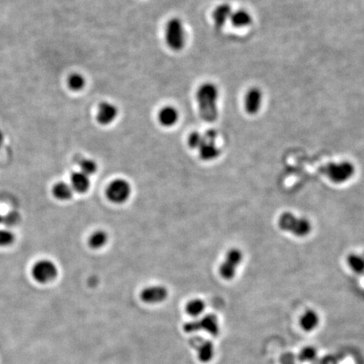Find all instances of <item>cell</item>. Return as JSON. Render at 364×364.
I'll return each mask as SVG.
<instances>
[{
  "mask_svg": "<svg viewBox=\"0 0 364 364\" xmlns=\"http://www.w3.org/2000/svg\"><path fill=\"white\" fill-rule=\"evenodd\" d=\"M219 97V89L214 83H203L197 89L196 100L199 114L201 118L208 122L214 121L218 118Z\"/></svg>",
  "mask_w": 364,
  "mask_h": 364,
  "instance_id": "cell-1",
  "label": "cell"
},
{
  "mask_svg": "<svg viewBox=\"0 0 364 364\" xmlns=\"http://www.w3.org/2000/svg\"><path fill=\"white\" fill-rule=\"evenodd\" d=\"M164 40L168 48L174 52H180L183 49L186 42V33L181 19L173 17L166 22L164 27Z\"/></svg>",
  "mask_w": 364,
  "mask_h": 364,
  "instance_id": "cell-2",
  "label": "cell"
},
{
  "mask_svg": "<svg viewBox=\"0 0 364 364\" xmlns=\"http://www.w3.org/2000/svg\"><path fill=\"white\" fill-rule=\"evenodd\" d=\"M278 225L282 230L299 237L307 236L311 230V225L307 219L297 218L290 213L282 214L278 220Z\"/></svg>",
  "mask_w": 364,
  "mask_h": 364,
  "instance_id": "cell-3",
  "label": "cell"
},
{
  "mask_svg": "<svg viewBox=\"0 0 364 364\" xmlns=\"http://www.w3.org/2000/svg\"><path fill=\"white\" fill-rule=\"evenodd\" d=\"M322 174L336 183H343L350 179L354 173V166L349 162L339 164L332 163L320 168Z\"/></svg>",
  "mask_w": 364,
  "mask_h": 364,
  "instance_id": "cell-4",
  "label": "cell"
},
{
  "mask_svg": "<svg viewBox=\"0 0 364 364\" xmlns=\"http://www.w3.org/2000/svg\"><path fill=\"white\" fill-rule=\"evenodd\" d=\"M184 331L186 333L204 331L212 336H218L219 333V320L216 315H207L199 320L186 322L183 326Z\"/></svg>",
  "mask_w": 364,
  "mask_h": 364,
  "instance_id": "cell-5",
  "label": "cell"
},
{
  "mask_svg": "<svg viewBox=\"0 0 364 364\" xmlns=\"http://www.w3.org/2000/svg\"><path fill=\"white\" fill-rule=\"evenodd\" d=\"M31 274L34 279L41 283H47L54 279L58 275V268L49 260H40L33 265Z\"/></svg>",
  "mask_w": 364,
  "mask_h": 364,
  "instance_id": "cell-6",
  "label": "cell"
},
{
  "mask_svg": "<svg viewBox=\"0 0 364 364\" xmlns=\"http://www.w3.org/2000/svg\"><path fill=\"white\" fill-rule=\"evenodd\" d=\"M130 194V184L123 179H117L107 187V198L114 203H123L128 199Z\"/></svg>",
  "mask_w": 364,
  "mask_h": 364,
  "instance_id": "cell-7",
  "label": "cell"
},
{
  "mask_svg": "<svg viewBox=\"0 0 364 364\" xmlns=\"http://www.w3.org/2000/svg\"><path fill=\"white\" fill-rule=\"evenodd\" d=\"M242 254L237 249H232L228 252L225 260L219 268V272L223 278L230 280L236 275V269L241 264Z\"/></svg>",
  "mask_w": 364,
  "mask_h": 364,
  "instance_id": "cell-8",
  "label": "cell"
},
{
  "mask_svg": "<svg viewBox=\"0 0 364 364\" xmlns=\"http://www.w3.org/2000/svg\"><path fill=\"white\" fill-rule=\"evenodd\" d=\"M118 109L116 105L108 102H103L99 105L96 112V120L98 123L107 126L117 119Z\"/></svg>",
  "mask_w": 364,
  "mask_h": 364,
  "instance_id": "cell-9",
  "label": "cell"
},
{
  "mask_svg": "<svg viewBox=\"0 0 364 364\" xmlns=\"http://www.w3.org/2000/svg\"><path fill=\"white\" fill-rule=\"evenodd\" d=\"M168 291L163 286H150L141 292L140 298L146 304H158L167 299Z\"/></svg>",
  "mask_w": 364,
  "mask_h": 364,
  "instance_id": "cell-10",
  "label": "cell"
},
{
  "mask_svg": "<svg viewBox=\"0 0 364 364\" xmlns=\"http://www.w3.org/2000/svg\"><path fill=\"white\" fill-rule=\"evenodd\" d=\"M262 103V93L258 88H252L247 91L244 97V109L246 113L254 115L260 111Z\"/></svg>",
  "mask_w": 364,
  "mask_h": 364,
  "instance_id": "cell-11",
  "label": "cell"
},
{
  "mask_svg": "<svg viewBox=\"0 0 364 364\" xmlns=\"http://www.w3.org/2000/svg\"><path fill=\"white\" fill-rule=\"evenodd\" d=\"M178 110L172 106H165L162 107L158 113V121L159 124L164 127L175 126L179 120Z\"/></svg>",
  "mask_w": 364,
  "mask_h": 364,
  "instance_id": "cell-12",
  "label": "cell"
},
{
  "mask_svg": "<svg viewBox=\"0 0 364 364\" xmlns=\"http://www.w3.org/2000/svg\"><path fill=\"white\" fill-rule=\"evenodd\" d=\"M232 13V8L228 3H221L217 6L213 12V19L217 27L222 28L230 20Z\"/></svg>",
  "mask_w": 364,
  "mask_h": 364,
  "instance_id": "cell-13",
  "label": "cell"
},
{
  "mask_svg": "<svg viewBox=\"0 0 364 364\" xmlns=\"http://www.w3.org/2000/svg\"><path fill=\"white\" fill-rule=\"evenodd\" d=\"M319 323H320L319 315L312 310H307L306 312L302 315L299 321L301 328L306 332L315 331L319 326Z\"/></svg>",
  "mask_w": 364,
  "mask_h": 364,
  "instance_id": "cell-14",
  "label": "cell"
},
{
  "mask_svg": "<svg viewBox=\"0 0 364 364\" xmlns=\"http://www.w3.org/2000/svg\"><path fill=\"white\" fill-rule=\"evenodd\" d=\"M90 185H91V182H90L89 176L85 175L84 173L81 171H77V172L72 174L70 186H72L74 191L83 193V192L88 191Z\"/></svg>",
  "mask_w": 364,
  "mask_h": 364,
  "instance_id": "cell-15",
  "label": "cell"
},
{
  "mask_svg": "<svg viewBox=\"0 0 364 364\" xmlns=\"http://www.w3.org/2000/svg\"><path fill=\"white\" fill-rule=\"evenodd\" d=\"M230 21L235 27H246L250 25L252 22V17L248 11L245 9H239L235 11L230 16Z\"/></svg>",
  "mask_w": 364,
  "mask_h": 364,
  "instance_id": "cell-16",
  "label": "cell"
},
{
  "mask_svg": "<svg viewBox=\"0 0 364 364\" xmlns=\"http://www.w3.org/2000/svg\"><path fill=\"white\" fill-rule=\"evenodd\" d=\"M214 346L211 341H203L197 348L198 359L203 364L212 361L214 359Z\"/></svg>",
  "mask_w": 364,
  "mask_h": 364,
  "instance_id": "cell-17",
  "label": "cell"
},
{
  "mask_svg": "<svg viewBox=\"0 0 364 364\" xmlns=\"http://www.w3.org/2000/svg\"><path fill=\"white\" fill-rule=\"evenodd\" d=\"M198 150L201 159H203V160L216 159L220 153L219 148L215 145V142H208L205 140Z\"/></svg>",
  "mask_w": 364,
  "mask_h": 364,
  "instance_id": "cell-18",
  "label": "cell"
},
{
  "mask_svg": "<svg viewBox=\"0 0 364 364\" xmlns=\"http://www.w3.org/2000/svg\"><path fill=\"white\" fill-rule=\"evenodd\" d=\"M73 188L65 182H58L52 187V194L59 200H69L73 196Z\"/></svg>",
  "mask_w": 364,
  "mask_h": 364,
  "instance_id": "cell-19",
  "label": "cell"
},
{
  "mask_svg": "<svg viewBox=\"0 0 364 364\" xmlns=\"http://www.w3.org/2000/svg\"><path fill=\"white\" fill-rule=\"evenodd\" d=\"M85 85H86V80H85V77L83 76L81 74L74 73V74L69 75L68 78V86H69V90H71L72 91L78 92V91H82L83 89L85 88Z\"/></svg>",
  "mask_w": 364,
  "mask_h": 364,
  "instance_id": "cell-20",
  "label": "cell"
},
{
  "mask_svg": "<svg viewBox=\"0 0 364 364\" xmlns=\"http://www.w3.org/2000/svg\"><path fill=\"white\" fill-rule=\"evenodd\" d=\"M205 307V303L202 299H192L188 304H186V311L191 316L197 317L204 312Z\"/></svg>",
  "mask_w": 364,
  "mask_h": 364,
  "instance_id": "cell-21",
  "label": "cell"
},
{
  "mask_svg": "<svg viewBox=\"0 0 364 364\" xmlns=\"http://www.w3.org/2000/svg\"><path fill=\"white\" fill-rule=\"evenodd\" d=\"M108 236L103 230H97L89 239V244L93 249H100L107 244Z\"/></svg>",
  "mask_w": 364,
  "mask_h": 364,
  "instance_id": "cell-22",
  "label": "cell"
},
{
  "mask_svg": "<svg viewBox=\"0 0 364 364\" xmlns=\"http://www.w3.org/2000/svg\"><path fill=\"white\" fill-rule=\"evenodd\" d=\"M80 171L85 175L90 176L93 175L97 170V164L96 162L90 159H83L80 161Z\"/></svg>",
  "mask_w": 364,
  "mask_h": 364,
  "instance_id": "cell-23",
  "label": "cell"
},
{
  "mask_svg": "<svg viewBox=\"0 0 364 364\" xmlns=\"http://www.w3.org/2000/svg\"><path fill=\"white\" fill-rule=\"evenodd\" d=\"M348 264L351 268L358 273L364 271V258L360 255H351L348 257Z\"/></svg>",
  "mask_w": 364,
  "mask_h": 364,
  "instance_id": "cell-24",
  "label": "cell"
},
{
  "mask_svg": "<svg viewBox=\"0 0 364 364\" xmlns=\"http://www.w3.org/2000/svg\"><path fill=\"white\" fill-rule=\"evenodd\" d=\"M203 142H204L203 135L201 134L200 132H198V131L192 132L187 139L188 145L192 149H199Z\"/></svg>",
  "mask_w": 364,
  "mask_h": 364,
  "instance_id": "cell-25",
  "label": "cell"
},
{
  "mask_svg": "<svg viewBox=\"0 0 364 364\" xmlns=\"http://www.w3.org/2000/svg\"><path fill=\"white\" fill-rule=\"evenodd\" d=\"M317 355V352L315 350V348L313 347H306L303 348L300 354H299V358L302 361L310 362L312 361L315 359V357Z\"/></svg>",
  "mask_w": 364,
  "mask_h": 364,
  "instance_id": "cell-26",
  "label": "cell"
},
{
  "mask_svg": "<svg viewBox=\"0 0 364 364\" xmlns=\"http://www.w3.org/2000/svg\"><path fill=\"white\" fill-rule=\"evenodd\" d=\"M14 235L8 230H0V246H6L12 244Z\"/></svg>",
  "mask_w": 364,
  "mask_h": 364,
  "instance_id": "cell-27",
  "label": "cell"
},
{
  "mask_svg": "<svg viewBox=\"0 0 364 364\" xmlns=\"http://www.w3.org/2000/svg\"><path fill=\"white\" fill-rule=\"evenodd\" d=\"M19 220V215L15 213H11L8 214L7 217H3V222L8 225H14L18 222Z\"/></svg>",
  "mask_w": 364,
  "mask_h": 364,
  "instance_id": "cell-28",
  "label": "cell"
},
{
  "mask_svg": "<svg viewBox=\"0 0 364 364\" xmlns=\"http://www.w3.org/2000/svg\"><path fill=\"white\" fill-rule=\"evenodd\" d=\"M203 137H204V140L208 142H215L217 137L216 131H214L213 129L208 130L203 134Z\"/></svg>",
  "mask_w": 364,
  "mask_h": 364,
  "instance_id": "cell-29",
  "label": "cell"
},
{
  "mask_svg": "<svg viewBox=\"0 0 364 364\" xmlns=\"http://www.w3.org/2000/svg\"><path fill=\"white\" fill-rule=\"evenodd\" d=\"M3 222V216H2L1 214H0V224H2V223Z\"/></svg>",
  "mask_w": 364,
  "mask_h": 364,
  "instance_id": "cell-30",
  "label": "cell"
}]
</instances>
